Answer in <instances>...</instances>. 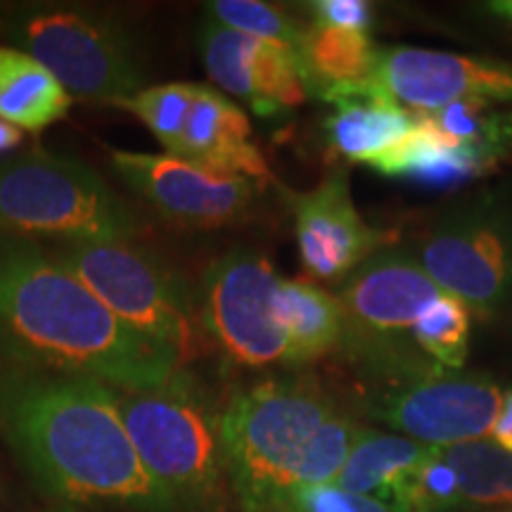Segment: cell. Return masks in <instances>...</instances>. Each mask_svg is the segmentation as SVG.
<instances>
[{"label":"cell","mask_w":512,"mask_h":512,"mask_svg":"<svg viewBox=\"0 0 512 512\" xmlns=\"http://www.w3.org/2000/svg\"><path fill=\"white\" fill-rule=\"evenodd\" d=\"M311 15L318 27L358 31V34H368L373 22V10L366 0H316L311 3Z\"/></svg>","instance_id":"30"},{"label":"cell","mask_w":512,"mask_h":512,"mask_svg":"<svg viewBox=\"0 0 512 512\" xmlns=\"http://www.w3.org/2000/svg\"><path fill=\"white\" fill-rule=\"evenodd\" d=\"M8 36L41 62L72 100L117 107L145 88L136 41L102 12L62 5L22 8L12 12Z\"/></svg>","instance_id":"6"},{"label":"cell","mask_w":512,"mask_h":512,"mask_svg":"<svg viewBox=\"0 0 512 512\" xmlns=\"http://www.w3.org/2000/svg\"><path fill=\"white\" fill-rule=\"evenodd\" d=\"M119 413L140 463L176 512H219L223 501L221 413L195 377L117 392Z\"/></svg>","instance_id":"4"},{"label":"cell","mask_w":512,"mask_h":512,"mask_svg":"<svg viewBox=\"0 0 512 512\" xmlns=\"http://www.w3.org/2000/svg\"><path fill=\"white\" fill-rule=\"evenodd\" d=\"M197 83H162L145 86L131 98L119 102L117 107L131 112L150 128L157 143L164 147V155H176L181 145L185 121H188Z\"/></svg>","instance_id":"25"},{"label":"cell","mask_w":512,"mask_h":512,"mask_svg":"<svg viewBox=\"0 0 512 512\" xmlns=\"http://www.w3.org/2000/svg\"><path fill=\"white\" fill-rule=\"evenodd\" d=\"M273 512H396L387 503L368 496H356L337 489L335 484L311 486L294 491Z\"/></svg>","instance_id":"29"},{"label":"cell","mask_w":512,"mask_h":512,"mask_svg":"<svg viewBox=\"0 0 512 512\" xmlns=\"http://www.w3.org/2000/svg\"><path fill=\"white\" fill-rule=\"evenodd\" d=\"M377 48L368 34L311 24L299 48V72L306 93L325 100L332 91L373 79Z\"/></svg>","instance_id":"21"},{"label":"cell","mask_w":512,"mask_h":512,"mask_svg":"<svg viewBox=\"0 0 512 512\" xmlns=\"http://www.w3.org/2000/svg\"><path fill=\"white\" fill-rule=\"evenodd\" d=\"M389 508L396 512H451L463 508L456 472L439 448H432L430 456L408 472L394 491Z\"/></svg>","instance_id":"27"},{"label":"cell","mask_w":512,"mask_h":512,"mask_svg":"<svg viewBox=\"0 0 512 512\" xmlns=\"http://www.w3.org/2000/svg\"><path fill=\"white\" fill-rule=\"evenodd\" d=\"M325 102L332 105V114L325 121L330 147L349 162L373 164L399 145L418 121L413 112L384 95L375 79L337 88Z\"/></svg>","instance_id":"17"},{"label":"cell","mask_w":512,"mask_h":512,"mask_svg":"<svg viewBox=\"0 0 512 512\" xmlns=\"http://www.w3.org/2000/svg\"><path fill=\"white\" fill-rule=\"evenodd\" d=\"M292 209L299 256L316 280H344L389 240L361 219L342 169L318 188L292 195Z\"/></svg>","instance_id":"14"},{"label":"cell","mask_w":512,"mask_h":512,"mask_svg":"<svg viewBox=\"0 0 512 512\" xmlns=\"http://www.w3.org/2000/svg\"><path fill=\"white\" fill-rule=\"evenodd\" d=\"M174 157L223 176H271L264 155L252 143V126L235 102L211 86L197 83L185 131Z\"/></svg>","instance_id":"16"},{"label":"cell","mask_w":512,"mask_h":512,"mask_svg":"<svg viewBox=\"0 0 512 512\" xmlns=\"http://www.w3.org/2000/svg\"><path fill=\"white\" fill-rule=\"evenodd\" d=\"M24 140V131H19L17 126L8 124V121L0 119V157L8 155V152L17 150Z\"/></svg>","instance_id":"32"},{"label":"cell","mask_w":512,"mask_h":512,"mask_svg":"<svg viewBox=\"0 0 512 512\" xmlns=\"http://www.w3.org/2000/svg\"><path fill=\"white\" fill-rule=\"evenodd\" d=\"M418 117L425 119L439 136L456 145L475 147L496 159H503L512 150V114L494 110L491 102H451L441 110L418 114Z\"/></svg>","instance_id":"24"},{"label":"cell","mask_w":512,"mask_h":512,"mask_svg":"<svg viewBox=\"0 0 512 512\" xmlns=\"http://www.w3.org/2000/svg\"><path fill=\"white\" fill-rule=\"evenodd\" d=\"M48 512H86V510L76 508V505H55V508H50Z\"/></svg>","instance_id":"34"},{"label":"cell","mask_w":512,"mask_h":512,"mask_svg":"<svg viewBox=\"0 0 512 512\" xmlns=\"http://www.w3.org/2000/svg\"><path fill=\"white\" fill-rule=\"evenodd\" d=\"M278 273L266 256L238 249L204 273L200 318L230 361L249 368L290 363V344L275 311Z\"/></svg>","instance_id":"8"},{"label":"cell","mask_w":512,"mask_h":512,"mask_svg":"<svg viewBox=\"0 0 512 512\" xmlns=\"http://www.w3.org/2000/svg\"><path fill=\"white\" fill-rule=\"evenodd\" d=\"M275 311L290 344V363H309L342 342L347 318L335 294L304 280H280Z\"/></svg>","instance_id":"20"},{"label":"cell","mask_w":512,"mask_h":512,"mask_svg":"<svg viewBox=\"0 0 512 512\" xmlns=\"http://www.w3.org/2000/svg\"><path fill=\"white\" fill-rule=\"evenodd\" d=\"M501 406V389L489 377L434 370L384 394L375 415L408 439L446 448L489 437Z\"/></svg>","instance_id":"10"},{"label":"cell","mask_w":512,"mask_h":512,"mask_svg":"<svg viewBox=\"0 0 512 512\" xmlns=\"http://www.w3.org/2000/svg\"><path fill=\"white\" fill-rule=\"evenodd\" d=\"M491 10H494L496 15L512 19V0H498V3H491Z\"/></svg>","instance_id":"33"},{"label":"cell","mask_w":512,"mask_h":512,"mask_svg":"<svg viewBox=\"0 0 512 512\" xmlns=\"http://www.w3.org/2000/svg\"><path fill=\"white\" fill-rule=\"evenodd\" d=\"M0 366L159 387L183 363L126 328L50 249L0 235Z\"/></svg>","instance_id":"2"},{"label":"cell","mask_w":512,"mask_h":512,"mask_svg":"<svg viewBox=\"0 0 512 512\" xmlns=\"http://www.w3.org/2000/svg\"><path fill=\"white\" fill-rule=\"evenodd\" d=\"M430 451V446L408 437L363 430L332 484L349 494L368 496L389 505L408 472L430 456Z\"/></svg>","instance_id":"22"},{"label":"cell","mask_w":512,"mask_h":512,"mask_svg":"<svg viewBox=\"0 0 512 512\" xmlns=\"http://www.w3.org/2000/svg\"><path fill=\"white\" fill-rule=\"evenodd\" d=\"M456 472L463 505L512 503V453L491 439L439 448Z\"/></svg>","instance_id":"23"},{"label":"cell","mask_w":512,"mask_h":512,"mask_svg":"<svg viewBox=\"0 0 512 512\" xmlns=\"http://www.w3.org/2000/svg\"><path fill=\"white\" fill-rule=\"evenodd\" d=\"M441 294L418 259L380 249L342 280L337 299L347 330L384 339L413 330L422 311Z\"/></svg>","instance_id":"15"},{"label":"cell","mask_w":512,"mask_h":512,"mask_svg":"<svg viewBox=\"0 0 512 512\" xmlns=\"http://www.w3.org/2000/svg\"><path fill=\"white\" fill-rule=\"evenodd\" d=\"M121 181L164 219L190 228H221L240 221L254 202L249 178L223 176L174 155L110 152Z\"/></svg>","instance_id":"11"},{"label":"cell","mask_w":512,"mask_h":512,"mask_svg":"<svg viewBox=\"0 0 512 512\" xmlns=\"http://www.w3.org/2000/svg\"><path fill=\"white\" fill-rule=\"evenodd\" d=\"M72 95L19 48L0 46V119L19 131L41 133L67 117Z\"/></svg>","instance_id":"19"},{"label":"cell","mask_w":512,"mask_h":512,"mask_svg":"<svg viewBox=\"0 0 512 512\" xmlns=\"http://www.w3.org/2000/svg\"><path fill=\"white\" fill-rule=\"evenodd\" d=\"M211 22L221 27L240 31V34L261 38V41L278 43L299 55L304 31L294 19L275 5L259 0H216L207 5Z\"/></svg>","instance_id":"28"},{"label":"cell","mask_w":512,"mask_h":512,"mask_svg":"<svg viewBox=\"0 0 512 512\" xmlns=\"http://www.w3.org/2000/svg\"><path fill=\"white\" fill-rule=\"evenodd\" d=\"M418 117V114H415ZM501 159L467 145H456L439 136L425 119L418 117L415 128L399 145L377 157L373 169L389 178H403L425 188H458L494 169Z\"/></svg>","instance_id":"18"},{"label":"cell","mask_w":512,"mask_h":512,"mask_svg":"<svg viewBox=\"0 0 512 512\" xmlns=\"http://www.w3.org/2000/svg\"><path fill=\"white\" fill-rule=\"evenodd\" d=\"M140 230L136 211L91 166L41 150L0 162V235L86 242Z\"/></svg>","instance_id":"5"},{"label":"cell","mask_w":512,"mask_h":512,"mask_svg":"<svg viewBox=\"0 0 512 512\" xmlns=\"http://www.w3.org/2000/svg\"><path fill=\"white\" fill-rule=\"evenodd\" d=\"M418 264L467 309L494 313L512 299V221L463 214L427 230Z\"/></svg>","instance_id":"9"},{"label":"cell","mask_w":512,"mask_h":512,"mask_svg":"<svg viewBox=\"0 0 512 512\" xmlns=\"http://www.w3.org/2000/svg\"><path fill=\"white\" fill-rule=\"evenodd\" d=\"M0 434L62 505L176 512L140 463L117 389L93 377L0 366Z\"/></svg>","instance_id":"1"},{"label":"cell","mask_w":512,"mask_h":512,"mask_svg":"<svg viewBox=\"0 0 512 512\" xmlns=\"http://www.w3.org/2000/svg\"><path fill=\"white\" fill-rule=\"evenodd\" d=\"M413 339L439 366L460 368L467 358L470 309L451 294H441L413 325Z\"/></svg>","instance_id":"26"},{"label":"cell","mask_w":512,"mask_h":512,"mask_svg":"<svg viewBox=\"0 0 512 512\" xmlns=\"http://www.w3.org/2000/svg\"><path fill=\"white\" fill-rule=\"evenodd\" d=\"M373 79L384 95L413 114H427L463 100L512 102V64L439 50H377Z\"/></svg>","instance_id":"12"},{"label":"cell","mask_w":512,"mask_h":512,"mask_svg":"<svg viewBox=\"0 0 512 512\" xmlns=\"http://www.w3.org/2000/svg\"><path fill=\"white\" fill-rule=\"evenodd\" d=\"M53 254L126 328L185 363L197 332L176 275L133 240L60 242Z\"/></svg>","instance_id":"7"},{"label":"cell","mask_w":512,"mask_h":512,"mask_svg":"<svg viewBox=\"0 0 512 512\" xmlns=\"http://www.w3.org/2000/svg\"><path fill=\"white\" fill-rule=\"evenodd\" d=\"M200 50L209 79L245 100L259 117L294 110L306 98L299 55L290 48L207 22Z\"/></svg>","instance_id":"13"},{"label":"cell","mask_w":512,"mask_h":512,"mask_svg":"<svg viewBox=\"0 0 512 512\" xmlns=\"http://www.w3.org/2000/svg\"><path fill=\"white\" fill-rule=\"evenodd\" d=\"M363 430L316 380L287 375L235 396L221 413L223 470L245 512L332 484Z\"/></svg>","instance_id":"3"},{"label":"cell","mask_w":512,"mask_h":512,"mask_svg":"<svg viewBox=\"0 0 512 512\" xmlns=\"http://www.w3.org/2000/svg\"><path fill=\"white\" fill-rule=\"evenodd\" d=\"M489 437L491 441H496L498 446H503L505 451L512 453V389L503 394L501 413H498V420Z\"/></svg>","instance_id":"31"}]
</instances>
